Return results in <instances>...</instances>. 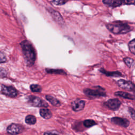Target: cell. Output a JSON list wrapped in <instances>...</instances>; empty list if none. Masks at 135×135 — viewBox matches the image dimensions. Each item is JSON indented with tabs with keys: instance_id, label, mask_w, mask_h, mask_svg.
Returning a JSON list of instances; mask_svg holds the SVG:
<instances>
[{
	"instance_id": "3",
	"label": "cell",
	"mask_w": 135,
	"mask_h": 135,
	"mask_svg": "<svg viewBox=\"0 0 135 135\" xmlns=\"http://www.w3.org/2000/svg\"><path fill=\"white\" fill-rule=\"evenodd\" d=\"M95 89L86 88L83 90L84 93L89 97L93 98L103 97L107 95L105 89L100 86H95L94 87Z\"/></svg>"
},
{
	"instance_id": "6",
	"label": "cell",
	"mask_w": 135,
	"mask_h": 135,
	"mask_svg": "<svg viewBox=\"0 0 135 135\" xmlns=\"http://www.w3.org/2000/svg\"><path fill=\"white\" fill-rule=\"evenodd\" d=\"M1 92L2 94L11 98H15L18 94L17 90L12 86H6L2 85Z\"/></svg>"
},
{
	"instance_id": "22",
	"label": "cell",
	"mask_w": 135,
	"mask_h": 135,
	"mask_svg": "<svg viewBox=\"0 0 135 135\" xmlns=\"http://www.w3.org/2000/svg\"><path fill=\"white\" fill-rule=\"evenodd\" d=\"M123 61L126 65L129 68H130L134 62V60L132 59L129 57H126L123 58Z\"/></svg>"
},
{
	"instance_id": "5",
	"label": "cell",
	"mask_w": 135,
	"mask_h": 135,
	"mask_svg": "<svg viewBox=\"0 0 135 135\" xmlns=\"http://www.w3.org/2000/svg\"><path fill=\"white\" fill-rule=\"evenodd\" d=\"M27 102L30 105L33 107H47L49 106L47 102L41 98L34 95L28 96L27 97Z\"/></svg>"
},
{
	"instance_id": "15",
	"label": "cell",
	"mask_w": 135,
	"mask_h": 135,
	"mask_svg": "<svg viewBox=\"0 0 135 135\" xmlns=\"http://www.w3.org/2000/svg\"><path fill=\"white\" fill-rule=\"evenodd\" d=\"M40 114L42 118L45 119H50L52 116V114L51 111L49 109H45V108H43L40 109Z\"/></svg>"
},
{
	"instance_id": "27",
	"label": "cell",
	"mask_w": 135,
	"mask_h": 135,
	"mask_svg": "<svg viewBox=\"0 0 135 135\" xmlns=\"http://www.w3.org/2000/svg\"><path fill=\"white\" fill-rule=\"evenodd\" d=\"M44 135H57L56 133H53V132H47L44 133Z\"/></svg>"
},
{
	"instance_id": "4",
	"label": "cell",
	"mask_w": 135,
	"mask_h": 135,
	"mask_svg": "<svg viewBox=\"0 0 135 135\" xmlns=\"http://www.w3.org/2000/svg\"><path fill=\"white\" fill-rule=\"evenodd\" d=\"M104 4L112 7H116L122 5L135 4V0H103Z\"/></svg>"
},
{
	"instance_id": "12",
	"label": "cell",
	"mask_w": 135,
	"mask_h": 135,
	"mask_svg": "<svg viewBox=\"0 0 135 135\" xmlns=\"http://www.w3.org/2000/svg\"><path fill=\"white\" fill-rule=\"evenodd\" d=\"M85 102L84 100H76L73 101L71 103V107L73 111H79L83 110L85 107Z\"/></svg>"
},
{
	"instance_id": "24",
	"label": "cell",
	"mask_w": 135,
	"mask_h": 135,
	"mask_svg": "<svg viewBox=\"0 0 135 135\" xmlns=\"http://www.w3.org/2000/svg\"><path fill=\"white\" fill-rule=\"evenodd\" d=\"M128 112H129L131 118L134 120H135V110L133 108H132V107H128Z\"/></svg>"
},
{
	"instance_id": "21",
	"label": "cell",
	"mask_w": 135,
	"mask_h": 135,
	"mask_svg": "<svg viewBox=\"0 0 135 135\" xmlns=\"http://www.w3.org/2000/svg\"><path fill=\"white\" fill-rule=\"evenodd\" d=\"M30 89L34 92H40L42 91V88L38 84H32L30 85Z\"/></svg>"
},
{
	"instance_id": "19",
	"label": "cell",
	"mask_w": 135,
	"mask_h": 135,
	"mask_svg": "<svg viewBox=\"0 0 135 135\" xmlns=\"http://www.w3.org/2000/svg\"><path fill=\"white\" fill-rule=\"evenodd\" d=\"M83 124L84 126L86 128H91V127L97 124V123L95 122V121L92 119H87V120H84L83 122Z\"/></svg>"
},
{
	"instance_id": "7",
	"label": "cell",
	"mask_w": 135,
	"mask_h": 135,
	"mask_svg": "<svg viewBox=\"0 0 135 135\" xmlns=\"http://www.w3.org/2000/svg\"><path fill=\"white\" fill-rule=\"evenodd\" d=\"M103 105L108 109L116 111L119 109L121 105V101L117 98L110 99L103 103Z\"/></svg>"
},
{
	"instance_id": "25",
	"label": "cell",
	"mask_w": 135,
	"mask_h": 135,
	"mask_svg": "<svg viewBox=\"0 0 135 135\" xmlns=\"http://www.w3.org/2000/svg\"><path fill=\"white\" fill-rule=\"evenodd\" d=\"M6 61L7 59L5 54L0 51V63H5L6 62Z\"/></svg>"
},
{
	"instance_id": "2",
	"label": "cell",
	"mask_w": 135,
	"mask_h": 135,
	"mask_svg": "<svg viewBox=\"0 0 135 135\" xmlns=\"http://www.w3.org/2000/svg\"><path fill=\"white\" fill-rule=\"evenodd\" d=\"M106 26L108 30L114 34H125L131 31L130 26L127 23L121 22L109 23L106 24Z\"/></svg>"
},
{
	"instance_id": "23",
	"label": "cell",
	"mask_w": 135,
	"mask_h": 135,
	"mask_svg": "<svg viewBox=\"0 0 135 135\" xmlns=\"http://www.w3.org/2000/svg\"><path fill=\"white\" fill-rule=\"evenodd\" d=\"M68 0H53V3L56 5H62L65 4Z\"/></svg>"
},
{
	"instance_id": "9",
	"label": "cell",
	"mask_w": 135,
	"mask_h": 135,
	"mask_svg": "<svg viewBox=\"0 0 135 135\" xmlns=\"http://www.w3.org/2000/svg\"><path fill=\"white\" fill-rule=\"evenodd\" d=\"M110 121L112 123L123 128H127L130 124V121L129 120L122 117H114L111 118Z\"/></svg>"
},
{
	"instance_id": "17",
	"label": "cell",
	"mask_w": 135,
	"mask_h": 135,
	"mask_svg": "<svg viewBox=\"0 0 135 135\" xmlns=\"http://www.w3.org/2000/svg\"><path fill=\"white\" fill-rule=\"evenodd\" d=\"M46 71L48 73L50 74H63L65 75L66 72L62 69H47L46 68Z\"/></svg>"
},
{
	"instance_id": "20",
	"label": "cell",
	"mask_w": 135,
	"mask_h": 135,
	"mask_svg": "<svg viewBox=\"0 0 135 135\" xmlns=\"http://www.w3.org/2000/svg\"><path fill=\"white\" fill-rule=\"evenodd\" d=\"M129 51L132 54L135 55V39L131 40L128 44Z\"/></svg>"
},
{
	"instance_id": "18",
	"label": "cell",
	"mask_w": 135,
	"mask_h": 135,
	"mask_svg": "<svg viewBox=\"0 0 135 135\" xmlns=\"http://www.w3.org/2000/svg\"><path fill=\"white\" fill-rule=\"evenodd\" d=\"M25 122L28 124H34L36 122V119L35 116L33 115H28L25 117Z\"/></svg>"
},
{
	"instance_id": "10",
	"label": "cell",
	"mask_w": 135,
	"mask_h": 135,
	"mask_svg": "<svg viewBox=\"0 0 135 135\" xmlns=\"http://www.w3.org/2000/svg\"><path fill=\"white\" fill-rule=\"evenodd\" d=\"M7 132L12 135H17L23 131V127L18 124L12 123L7 128Z\"/></svg>"
},
{
	"instance_id": "14",
	"label": "cell",
	"mask_w": 135,
	"mask_h": 135,
	"mask_svg": "<svg viewBox=\"0 0 135 135\" xmlns=\"http://www.w3.org/2000/svg\"><path fill=\"white\" fill-rule=\"evenodd\" d=\"M114 95L116 96L120 97L124 99L129 100H135V95L129 93H127L123 91H117L114 92Z\"/></svg>"
},
{
	"instance_id": "26",
	"label": "cell",
	"mask_w": 135,
	"mask_h": 135,
	"mask_svg": "<svg viewBox=\"0 0 135 135\" xmlns=\"http://www.w3.org/2000/svg\"><path fill=\"white\" fill-rule=\"evenodd\" d=\"M7 75V72L3 68L0 67V78H4L6 77Z\"/></svg>"
},
{
	"instance_id": "11",
	"label": "cell",
	"mask_w": 135,
	"mask_h": 135,
	"mask_svg": "<svg viewBox=\"0 0 135 135\" xmlns=\"http://www.w3.org/2000/svg\"><path fill=\"white\" fill-rule=\"evenodd\" d=\"M48 11L50 12L52 18L56 23L60 25H63L64 24V21L59 12L52 9H49Z\"/></svg>"
},
{
	"instance_id": "13",
	"label": "cell",
	"mask_w": 135,
	"mask_h": 135,
	"mask_svg": "<svg viewBox=\"0 0 135 135\" xmlns=\"http://www.w3.org/2000/svg\"><path fill=\"white\" fill-rule=\"evenodd\" d=\"M99 71L102 74H104L107 76H112V77H119L122 76V74L119 71H108L104 69L103 68H100Z\"/></svg>"
},
{
	"instance_id": "8",
	"label": "cell",
	"mask_w": 135,
	"mask_h": 135,
	"mask_svg": "<svg viewBox=\"0 0 135 135\" xmlns=\"http://www.w3.org/2000/svg\"><path fill=\"white\" fill-rule=\"evenodd\" d=\"M117 84L123 89L132 91L135 94V85L131 81L120 79L117 81Z\"/></svg>"
},
{
	"instance_id": "16",
	"label": "cell",
	"mask_w": 135,
	"mask_h": 135,
	"mask_svg": "<svg viewBox=\"0 0 135 135\" xmlns=\"http://www.w3.org/2000/svg\"><path fill=\"white\" fill-rule=\"evenodd\" d=\"M46 99L49 101V102L53 105L55 107H59L61 105V103L59 100L50 95H46L45 97Z\"/></svg>"
},
{
	"instance_id": "1",
	"label": "cell",
	"mask_w": 135,
	"mask_h": 135,
	"mask_svg": "<svg viewBox=\"0 0 135 135\" xmlns=\"http://www.w3.org/2000/svg\"><path fill=\"white\" fill-rule=\"evenodd\" d=\"M20 44L23 55L27 65L28 66L33 65L36 59L35 52L33 46L27 40L22 41Z\"/></svg>"
}]
</instances>
